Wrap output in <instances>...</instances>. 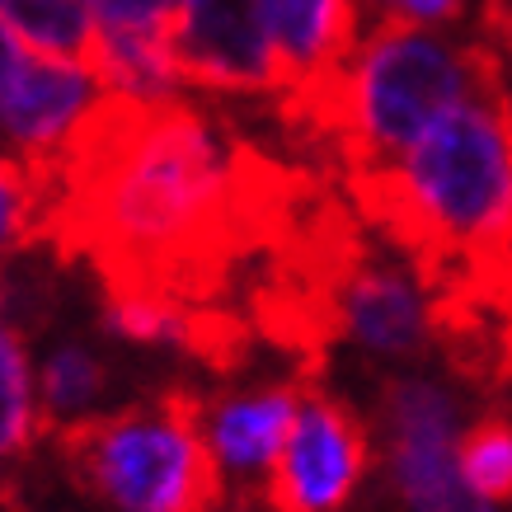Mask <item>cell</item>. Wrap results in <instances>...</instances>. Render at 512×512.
<instances>
[{"label": "cell", "mask_w": 512, "mask_h": 512, "mask_svg": "<svg viewBox=\"0 0 512 512\" xmlns=\"http://www.w3.org/2000/svg\"><path fill=\"white\" fill-rule=\"evenodd\" d=\"M296 409H301V395L292 386L240 390V395L212 404L202 419V442L212 451V466L221 480H268L287 447Z\"/></svg>", "instance_id": "obj_10"}, {"label": "cell", "mask_w": 512, "mask_h": 512, "mask_svg": "<svg viewBox=\"0 0 512 512\" xmlns=\"http://www.w3.org/2000/svg\"><path fill=\"white\" fill-rule=\"evenodd\" d=\"M94 85L99 80L76 62L29 57L0 94V141L10 146V156L38 160V165L62 156L85 113L99 104Z\"/></svg>", "instance_id": "obj_8"}, {"label": "cell", "mask_w": 512, "mask_h": 512, "mask_svg": "<svg viewBox=\"0 0 512 512\" xmlns=\"http://www.w3.org/2000/svg\"><path fill=\"white\" fill-rule=\"evenodd\" d=\"M461 475L489 503H512V423L484 419L461 437Z\"/></svg>", "instance_id": "obj_16"}, {"label": "cell", "mask_w": 512, "mask_h": 512, "mask_svg": "<svg viewBox=\"0 0 512 512\" xmlns=\"http://www.w3.org/2000/svg\"><path fill=\"white\" fill-rule=\"evenodd\" d=\"M362 207L419 259H512V85L498 66L470 104L451 109L395 165L357 170Z\"/></svg>", "instance_id": "obj_2"}, {"label": "cell", "mask_w": 512, "mask_h": 512, "mask_svg": "<svg viewBox=\"0 0 512 512\" xmlns=\"http://www.w3.org/2000/svg\"><path fill=\"white\" fill-rule=\"evenodd\" d=\"M52 212V170L24 156H0V259L24 245Z\"/></svg>", "instance_id": "obj_15"}, {"label": "cell", "mask_w": 512, "mask_h": 512, "mask_svg": "<svg viewBox=\"0 0 512 512\" xmlns=\"http://www.w3.org/2000/svg\"><path fill=\"white\" fill-rule=\"evenodd\" d=\"M24 62H29V57H24V43H19L15 29L0 19V94H5V85L19 76V66Z\"/></svg>", "instance_id": "obj_20"}, {"label": "cell", "mask_w": 512, "mask_h": 512, "mask_svg": "<svg viewBox=\"0 0 512 512\" xmlns=\"http://www.w3.org/2000/svg\"><path fill=\"white\" fill-rule=\"evenodd\" d=\"M104 33H174L184 0H85Z\"/></svg>", "instance_id": "obj_18"}, {"label": "cell", "mask_w": 512, "mask_h": 512, "mask_svg": "<svg viewBox=\"0 0 512 512\" xmlns=\"http://www.w3.org/2000/svg\"><path fill=\"white\" fill-rule=\"evenodd\" d=\"M390 489L404 512H498L461 475V400L442 381L404 376L381 404Z\"/></svg>", "instance_id": "obj_5"}, {"label": "cell", "mask_w": 512, "mask_h": 512, "mask_svg": "<svg viewBox=\"0 0 512 512\" xmlns=\"http://www.w3.org/2000/svg\"><path fill=\"white\" fill-rule=\"evenodd\" d=\"M80 470L113 512H202L217 466L184 409H132L80 437Z\"/></svg>", "instance_id": "obj_4"}, {"label": "cell", "mask_w": 512, "mask_h": 512, "mask_svg": "<svg viewBox=\"0 0 512 512\" xmlns=\"http://www.w3.org/2000/svg\"><path fill=\"white\" fill-rule=\"evenodd\" d=\"M38 414H43V404H38V372L29 367L24 339L10 325L5 296H0V461L15 456L29 442Z\"/></svg>", "instance_id": "obj_14"}, {"label": "cell", "mask_w": 512, "mask_h": 512, "mask_svg": "<svg viewBox=\"0 0 512 512\" xmlns=\"http://www.w3.org/2000/svg\"><path fill=\"white\" fill-rule=\"evenodd\" d=\"M47 170V226L90 249L118 292H156V282L212 268L292 193V174L221 146L202 113L132 94H104Z\"/></svg>", "instance_id": "obj_1"}, {"label": "cell", "mask_w": 512, "mask_h": 512, "mask_svg": "<svg viewBox=\"0 0 512 512\" xmlns=\"http://www.w3.org/2000/svg\"><path fill=\"white\" fill-rule=\"evenodd\" d=\"M104 386H109V367L85 343L52 348L47 362L38 367V404H43L47 419L57 423H76L94 414L104 400Z\"/></svg>", "instance_id": "obj_13"}, {"label": "cell", "mask_w": 512, "mask_h": 512, "mask_svg": "<svg viewBox=\"0 0 512 512\" xmlns=\"http://www.w3.org/2000/svg\"><path fill=\"white\" fill-rule=\"evenodd\" d=\"M381 15L404 24H428V19L461 15V0H381Z\"/></svg>", "instance_id": "obj_19"}, {"label": "cell", "mask_w": 512, "mask_h": 512, "mask_svg": "<svg viewBox=\"0 0 512 512\" xmlns=\"http://www.w3.org/2000/svg\"><path fill=\"white\" fill-rule=\"evenodd\" d=\"M498 71L489 47H451L419 24L381 19L339 76L287 94V113L339 146L348 170L409 156L451 109L470 104Z\"/></svg>", "instance_id": "obj_3"}, {"label": "cell", "mask_w": 512, "mask_h": 512, "mask_svg": "<svg viewBox=\"0 0 512 512\" xmlns=\"http://www.w3.org/2000/svg\"><path fill=\"white\" fill-rule=\"evenodd\" d=\"M343 334L376 357H414L428 343L433 311L419 282L395 264H357L339 287Z\"/></svg>", "instance_id": "obj_9"}, {"label": "cell", "mask_w": 512, "mask_h": 512, "mask_svg": "<svg viewBox=\"0 0 512 512\" xmlns=\"http://www.w3.org/2000/svg\"><path fill=\"white\" fill-rule=\"evenodd\" d=\"M179 80L207 90H287L264 0H184L170 33Z\"/></svg>", "instance_id": "obj_6"}, {"label": "cell", "mask_w": 512, "mask_h": 512, "mask_svg": "<svg viewBox=\"0 0 512 512\" xmlns=\"http://www.w3.org/2000/svg\"><path fill=\"white\" fill-rule=\"evenodd\" d=\"M109 325L132 343H170L184 339V315L160 292H118L109 306Z\"/></svg>", "instance_id": "obj_17"}, {"label": "cell", "mask_w": 512, "mask_h": 512, "mask_svg": "<svg viewBox=\"0 0 512 512\" xmlns=\"http://www.w3.org/2000/svg\"><path fill=\"white\" fill-rule=\"evenodd\" d=\"M0 19L15 29L19 43L52 62L90 66L99 43V24L85 0H0Z\"/></svg>", "instance_id": "obj_12"}, {"label": "cell", "mask_w": 512, "mask_h": 512, "mask_svg": "<svg viewBox=\"0 0 512 512\" xmlns=\"http://www.w3.org/2000/svg\"><path fill=\"white\" fill-rule=\"evenodd\" d=\"M367 475V437L343 404L301 395L278 466L268 475L282 512H339Z\"/></svg>", "instance_id": "obj_7"}, {"label": "cell", "mask_w": 512, "mask_h": 512, "mask_svg": "<svg viewBox=\"0 0 512 512\" xmlns=\"http://www.w3.org/2000/svg\"><path fill=\"white\" fill-rule=\"evenodd\" d=\"M287 94L339 76L357 52V0H264Z\"/></svg>", "instance_id": "obj_11"}]
</instances>
